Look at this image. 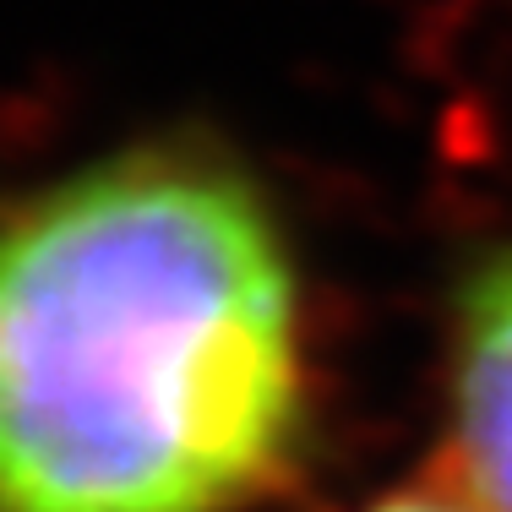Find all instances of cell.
<instances>
[{"label":"cell","mask_w":512,"mask_h":512,"mask_svg":"<svg viewBox=\"0 0 512 512\" xmlns=\"http://www.w3.org/2000/svg\"><path fill=\"white\" fill-rule=\"evenodd\" d=\"M311 404L300 262L240 158L148 137L0 207V512H256Z\"/></svg>","instance_id":"1"},{"label":"cell","mask_w":512,"mask_h":512,"mask_svg":"<svg viewBox=\"0 0 512 512\" xmlns=\"http://www.w3.org/2000/svg\"><path fill=\"white\" fill-rule=\"evenodd\" d=\"M442 480L474 512H512V246L458 278L442 349Z\"/></svg>","instance_id":"2"},{"label":"cell","mask_w":512,"mask_h":512,"mask_svg":"<svg viewBox=\"0 0 512 512\" xmlns=\"http://www.w3.org/2000/svg\"><path fill=\"white\" fill-rule=\"evenodd\" d=\"M360 512H474V507L436 474V480H409V485H398V491H382Z\"/></svg>","instance_id":"3"}]
</instances>
